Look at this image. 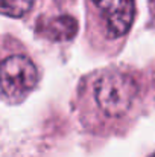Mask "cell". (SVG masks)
Here are the masks:
<instances>
[{"instance_id":"4","label":"cell","mask_w":155,"mask_h":157,"mask_svg":"<svg viewBox=\"0 0 155 157\" xmlns=\"http://www.w3.org/2000/svg\"><path fill=\"white\" fill-rule=\"evenodd\" d=\"M40 34L53 43L70 41L78 34V21L72 15L52 17L41 26Z\"/></svg>"},{"instance_id":"1","label":"cell","mask_w":155,"mask_h":157,"mask_svg":"<svg viewBox=\"0 0 155 157\" xmlns=\"http://www.w3.org/2000/svg\"><path fill=\"white\" fill-rule=\"evenodd\" d=\"M145 105L140 76L126 66H106L84 75L75 96V111L82 128L102 137L128 133Z\"/></svg>"},{"instance_id":"5","label":"cell","mask_w":155,"mask_h":157,"mask_svg":"<svg viewBox=\"0 0 155 157\" xmlns=\"http://www.w3.org/2000/svg\"><path fill=\"white\" fill-rule=\"evenodd\" d=\"M37 0H2V12L11 18H23L28 15Z\"/></svg>"},{"instance_id":"7","label":"cell","mask_w":155,"mask_h":157,"mask_svg":"<svg viewBox=\"0 0 155 157\" xmlns=\"http://www.w3.org/2000/svg\"><path fill=\"white\" fill-rule=\"evenodd\" d=\"M149 157H155V153H154V154H151V156H149Z\"/></svg>"},{"instance_id":"2","label":"cell","mask_w":155,"mask_h":157,"mask_svg":"<svg viewBox=\"0 0 155 157\" xmlns=\"http://www.w3.org/2000/svg\"><path fill=\"white\" fill-rule=\"evenodd\" d=\"M85 40L91 51L116 56L125 48L132 31L135 0H84Z\"/></svg>"},{"instance_id":"3","label":"cell","mask_w":155,"mask_h":157,"mask_svg":"<svg viewBox=\"0 0 155 157\" xmlns=\"http://www.w3.org/2000/svg\"><path fill=\"white\" fill-rule=\"evenodd\" d=\"M40 72L34 59L23 49L2 51V98L6 104L23 102L38 86Z\"/></svg>"},{"instance_id":"6","label":"cell","mask_w":155,"mask_h":157,"mask_svg":"<svg viewBox=\"0 0 155 157\" xmlns=\"http://www.w3.org/2000/svg\"><path fill=\"white\" fill-rule=\"evenodd\" d=\"M148 5H149V12H151V17L155 23V0H148Z\"/></svg>"}]
</instances>
